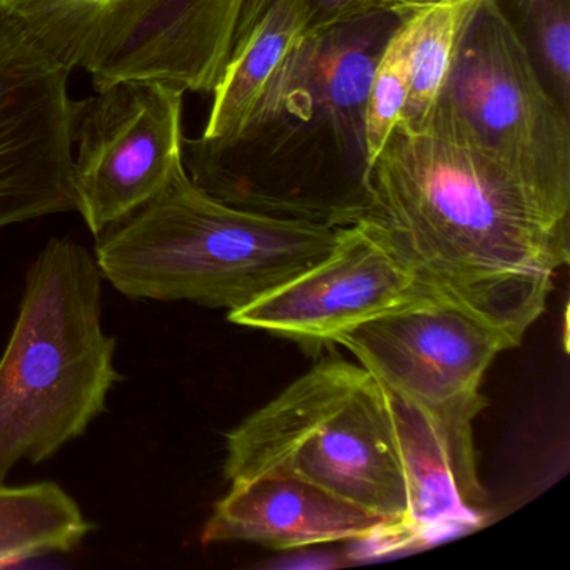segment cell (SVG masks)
Masks as SVG:
<instances>
[{
	"instance_id": "1",
	"label": "cell",
	"mask_w": 570,
	"mask_h": 570,
	"mask_svg": "<svg viewBox=\"0 0 570 570\" xmlns=\"http://www.w3.org/2000/svg\"><path fill=\"white\" fill-rule=\"evenodd\" d=\"M406 14L376 8L306 31L235 135L185 138L191 181L262 215L335 228L365 218L366 98L376 62Z\"/></svg>"
},
{
	"instance_id": "2",
	"label": "cell",
	"mask_w": 570,
	"mask_h": 570,
	"mask_svg": "<svg viewBox=\"0 0 570 570\" xmlns=\"http://www.w3.org/2000/svg\"><path fill=\"white\" fill-rule=\"evenodd\" d=\"M366 185L365 218L389 232L433 292L519 346L569 265L570 218L430 129L396 125Z\"/></svg>"
},
{
	"instance_id": "3",
	"label": "cell",
	"mask_w": 570,
	"mask_h": 570,
	"mask_svg": "<svg viewBox=\"0 0 570 570\" xmlns=\"http://www.w3.org/2000/svg\"><path fill=\"white\" fill-rule=\"evenodd\" d=\"M340 228L235 208L179 173L155 199L98 236L96 263L121 295L229 312L322 262Z\"/></svg>"
},
{
	"instance_id": "4",
	"label": "cell",
	"mask_w": 570,
	"mask_h": 570,
	"mask_svg": "<svg viewBox=\"0 0 570 570\" xmlns=\"http://www.w3.org/2000/svg\"><path fill=\"white\" fill-rule=\"evenodd\" d=\"M95 256L51 238L26 278L18 322L0 358V483L85 435L119 380L116 338L101 320Z\"/></svg>"
},
{
	"instance_id": "5",
	"label": "cell",
	"mask_w": 570,
	"mask_h": 570,
	"mask_svg": "<svg viewBox=\"0 0 570 570\" xmlns=\"http://www.w3.org/2000/svg\"><path fill=\"white\" fill-rule=\"evenodd\" d=\"M229 483L289 476L402 527L406 489L385 386L362 365L328 358L226 435Z\"/></svg>"
},
{
	"instance_id": "6",
	"label": "cell",
	"mask_w": 570,
	"mask_h": 570,
	"mask_svg": "<svg viewBox=\"0 0 570 570\" xmlns=\"http://www.w3.org/2000/svg\"><path fill=\"white\" fill-rule=\"evenodd\" d=\"M425 129L570 218V112L543 85L495 0H479L466 16Z\"/></svg>"
},
{
	"instance_id": "7",
	"label": "cell",
	"mask_w": 570,
	"mask_h": 570,
	"mask_svg": "<svg viewBox=\"0 0 570 570\" xmlns=\"http://www.w3.org/2000/svg\"><path fill=\"white\" fill-rule=\"evenodd\" d=\"M245 0H0L96 91L155 79L213 95L235 48Z\"/></svg>"
},
{
	"instance_id": "8",
	"label": "cell",
	"mask_w": 570,
	"mask_h": 570,
	"mask_svg": "<svg viewBox=\"0 0 570 570\" xmlns=\"http://www.w3.org/2000/svg\"><path fill=\"white\" fill-rule=\"evenodd\" d=\"M185 95L169 82L129 79L78 101L72 131L76 212L96 238L185 171Z\"/></svg>"
},
{
	"instance_id": "9",
	"label": "cell",
	"mask_w": 570,
	"mask_h": 570,
	"mask_svg": "<svg viewBox=\"0 0 570 570\" xmlns=\"http://www.w3.org/2000/svg\"><path fill=\"white\" fill-rule=\"evenodd\" d=\"M72 71L0 12V229L76 209Z\"/></svg>"
},
{
	"instance_id": "10",
	"label": "cell",
	"mask_w": 570,
	"mask_h": 570,
	"mask_svg": "<svg viewBox=\"0 0 570 570\" xmlns=\"http://www.w3.org/2000/svg\"><path fill=\"white\" fill-rule=\"evenodd\" d=\"M432 302L445 299L420 276L385 228L362 218L340 228L322 262L229 312L228 320L318 353L370 320Z\"/></svg>"
},
{
	"instance_id": "11",
	"label": "cell",
	"mask_w": 570,
	"mask_h": 570,
	"mask_svg": "<svg viewBox=\"0 0 570 570\" xmlns=\"http://www.w3.org/2000/svg\"><path fill=\"white\" fill-rule=\"evenodd\" d=\"M336 345L356 356L386 390L425 410L487 406L483 375L509 336L446 302L395 309L343 333Z\"/></svg>"
},
{
	"instance_id": "12",
	"label": "cell",
	"mask_w": 570,
	"mask_h": 570,
	"mask_svg": "<svg viewBox=\"0 0 570 570\" xmlns=\"http://www.w3.org/2000/svg\"><path fill=\"white\" fill-rule=\"evenodd\" d=\"M386 395L405 476L409 547L482 525L489 495L473 443L479 410H425Z\"/></svg>"
},
{
	"instance_id": "13",
	"label": "cell",
	"mask_w": 570,
	"mask_h": 570,
	"mask_svg": "<svg viewBox=\"0 0 570 570\" xmlns=\"http://www.w3.org/2000/svg\"><path fill=\"white\" fill-rule=\"evenodd\" d=\"M402 527L312 483L256 476L232 483L202 533L205 546L248 542L273 550L333 542H368L376 552L402 549Z\"/></svg>"
},
{
	"instance_id": "14",
	"label": "cell",
	"mask_w": 570,
	"mask_h": 570,
	"mask_svg": "<svg viewBox=\"0 0 570 570\" xmlns=\"http://www.w3.org/2000/svg\"><path fill=\"white\" fill-rule=\"evenodd\" d=\"M313 28L306 0H276L226 66L213 91L212 112L202 138L225 139L235 135L282 66L295 42Z\"/></svg>"
},
{
	"instance_id": "15",
	"label": "cell",
	"mask_w": 570,
	"mask_h": 570,
	"mask_svg": "<svg viewBox=\"0 0 570 570\" xmlns=\"http://www.w3.org/2000/svg\"><path fill=\"white\" fill-rule=\"evenodd\" d=\"M92 529L79 503L58 483H0V567L72 552Z\"/></svg>"
},
{
	"instance_id": "16",
	"label": "cell",
	"mask_w": 570,
	"mask_h": 570,
	"mask_svg": "<svg viewBox=\"0 0 570 570\" xmlns=\"http://www.w3.org/2000/svg\"><path fill=\"white\" fill-rule=\"evenodd\" d=\"M473 2L436 0L415 8L412 61H410V91L399 125L410 131H423L433 106L449 78L456 41ZM412 11V9H410Z\"/></svg>"
},
{
	"instance_id": "17",
	"label": "cell",
	"mask_w": 570,
	"mask_h": 570,
	"mask_svg": "<svg viewBox=\"0 0 570 570\" xmlns=\"http://www.w3.org/2000/svg\"><path fill=\"white\" fill-rule=\"evenodd\" d=\"M543 85L570 112V0H495Z\"/></svg>"
},
{
	"instance_id": "18",
	"label": "cell",
	"mask_w": 570,
	"mask_h": 570,
	"mask_svg": "<svg viewBox=\"0 0 570 570\" xmlns=\"http://www.w3.org/2000/svg\"><path fill=\"white\" fill-rule=\"evenodd\" d=\"M415 11H409L402 24L386 42L368 89L365 108V135L368 165L372 168L390 135L402 118L410 91Z\"/></svg>"
},
{
	"instance_id": "19",
	"label": "cell",
	"mask_w": 570,
	"mask_h": 570,
	"mask_svg": "<svg viewBox=\"0 0 570 570\" xmlns=\"http://www.w3.org/2000/svg\"><path fill=\"white\" fill-rule=\"evenodd\" d=\"M275 2L276 0H245L232 58L246 45L249 35L255 31L256 26L265 18L266 12ZM306 4L312 11L313 28L335 24V22L345 21V19L372 11V9L385 8L380 4L379 0H306Z\"/></svg>"
},
{
	"instance_id": "20",
	"label": "cell",
	"mask_w": 570,
	"mask_h": 570,
	"mask_svg": "<svg viewBox=\"0 0 570 570\" xmlns=\"http://www.w3.org/2000/svg\"><path fill=\"white\" fill-rule=\"evenodd\" d=\"M379 2L389 9H396V11H410V9L432 4V2H436V0H379Z\"/></svg>"
},
{
	"instance_id": "21",
	"label": "cell",
	"mask_w": 570,
	"mask_h": 570,
	"mask_svg": "<svg viewBox=\"0 0 570 570\" xmlns=\"http://www.w3.org/2000/svg\"><path fill=\"white\" fill-rule=\"evenodd\" d=\"M449 2H459V0H449ZM463 2H473V0H463Z\"/></svg>"
}]
</instances>
